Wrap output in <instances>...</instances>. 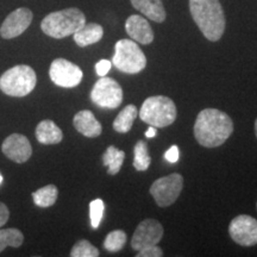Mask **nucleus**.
<instances>
[{
  "mask_svg": "<svg viewBox=\"0 0 257 257\" xmlns=\"http://www.w3.org/2000/svg\"><path fill=\"white\" fill-rule=\"evenodd\" d=\"M233 133L232 119L217 108H205L198 114L194 136L200 146L217 148L224 144Z\"/></svg>",
  "mask_w": 257,
  "mask_h": 257,
  "instance_id": "1",
  "label": "nucleus"
},
{
  "mask_svg": "<svg viewBox=\"0 0 257 257\" xmlns=\"http://www.w3.org/2000/svg\"><path fill=\"white\" fill-rule=\"evenodd\" d=\"M189 11L208 41L220 40L225 31V15L219 0H189Z\"/></svg>",
  "mask_w": 257,
  "mask_h": 257,
  "instance_id": "2",
  "label": "nucleus"
},
{
  "mask_svg": "<svg viewBox=\"0 0 257 257\" xmlns=\"http://www.w3.org/2000/svg\"><path fill=\"white\" fill-rule=\"evenodd\" d=\"M85 24L86 17L83 12L76 8H70L51 12L42 21L41 29L48 36L60 40L74 35Z\"/></svg>",
  "mask_w": 257,
  "mask_h": 257,
  "instance_id": "3",
  "label": "nucleus"
},
{
  "mask_svg": "<svg viewBox=\"0 0 257 257\" xmlns=\"http://www.w3.org/2000/svg\"><path fill=\"white\" fill-rule=\"evenodd\" d=\"M37 83L35 70L27 64L12 67L0 76V89L6 95L22 98L34 91Z\"/></svg>",
  "mask_w": 257,
  "mask_h": 257,
  "instance_id": "4",
  "label": "nucleus"
},
{
  "mask_svg": "<svg viewBox=\"0 0 257 257\" xmlns=\"http://www.w3.org/2000/svg\"><path fill=\"white\" fill-rule=\"evenodd\" d=\"M140 118L155 127H166L176 119V106L168 96H149L140 110Z\"/></svg>",
  "mask_w": 257,
  "mask_h": 257,
  "instance_id": "5",
  "label": "nucleus"
},
{
  "mask_svg": "<svg viewBox=\"0 0 257 257\" xmlns=\"http://www.w3.org/2000/svg\"><path fill=\"white\" fill-rule=\"evenodd\" d=\"M112 64L120 72L137 74L146 68L147 57L134 40H120L114 46Z\"/></svg>",
  "mask_w": 257,
  "mask_h": 257,
  "instance_id": "6",
  "label": "nucleus"
},
{
  "mask_svg": "<svg viewBox=\"0 0 257 257\" xmlns=\"http://www.w3.org/2000/svg\"><path fill=\"white\" fill-rule=\"evenodd\" d=\"M184 188V178L178 173L157 179L150 187V194L160 207H168L178 200Z\"/></svg>",
  "mask_w": 257,
  "mask_h": 257,
  "instance_id": "7",
  "label": "nucleus"
},
{
  "mask_svg": "<svg viewBox=\"0 0 257 257\" xmlns=\"http://www.w3.org/2000/svg\"><path fill=\"white\" fill-rule=\"evenodd\" d=\"M91 99L96 106L101 108H117L123 101V89L115 80L101 76L93 86Z\"/></svg>",
  "mask_w": 257,
  "mask_h": 257,
  "instance_id": "8",
  "label": "nucleus"
},
{
  "mask_svg": "<svg viewBox=\"0 0 257 257\" xmlns=\"http://www.w3.org/2000/svg\"><path fill=\"white\" fill-rule=\"evenodd\" d=\"M49 76L55 85L63 88H73L80 85L83 73L76 64L66 59H56L50 64Z\"/></svg>",
  "mask_w": 257,
  "mask_h": 257,
  "instance_id": "9",
  "label": "nucleus"
},
{
  "mask_svg": "<svg viewBox=\"0 0 257 257\" xmlns=\"http://www.w3.org/2000/svg\"><path fill=\"white\" fill-rule=\"evenodd\" d=\"M229 233L234 242L242 246L257 244V219L246 214H239L231 220Z\"/></svg>",
  "mask_w": 257,
  "mask_h": 257,
  "instance_id": "10",
  "label": "nucleus"
},
{
  "mask_svg": "<svg viewBox=\"0 0 257 257\" xmlns=\"http://www.w3.org/2000/svg\"><path fill=\"white\" fill-rule=\"evenodd\" d=\"M163 237V226L155 219H144L138 224L131 239V248L140 251L146 246L156 245Z\"/></svg>",
  "mask_w": 257,
  "mask_h": 257,
  "instance_id": "11",
  "label": "nucleus"
},
{
  "mask_svg": "<svg viewBox=\"0 0 257 257\" xmlns=\"http://www.w3.org/2000/svg\"><path fill=\"white\" fill-rule=\"evenodd\" d=\"M31 10L27 8H19L11 12L8 17L5 18L4 23L0 28V35L5 40H11V38L18 37L22 35L27 29L30 27L32 22Z\"/></svg>",
  "mask_w": 257,
  "mask_h": 257,
  "instance_id": "12",
  "label": "nucleus"
},
{
  "mask_svg": "<svg viewBox=\"0 0 257 257\" xmlns=\"http://www.w3.org/2000/svg\"><path fill=\"white\" fill-rule=\"evenodd\" d=\"M2 150L6 157L16 163H24L32 155L30 141L24 135L12 134L5 138Z\"/></svg>",
  "mask_w": 257,
  "mask_h": 257,
  "instance_id": "13",
  "label": "nucleus"
},
{
  "mask_svg": "<svg viewBox=\"0 0 257 257\" xmlns=\"http://www.w3.org/2000/svg\"><path fill=\"white\" fill-rule=\"evenodd\" d=\"M125 30L131 40L141 44H150L154 41V32L150 24L142 16L133 15L125 22Z\"/></svg>",
  "mask_w": 257,
  "mask_h": 257,
  "instance_id": "14",
  "label": "nucleus"
},
{
  "mask_svg": "<svg viewBox=\"0 0 257 257\" xmlns=\"http://www.w3.org/2000/svg\"><path fill=\"white\" fill-rule=\"evenodd\" d=\"M73 124L80 134L88 138L98 137L102 133L101 124L96 119L95 115L88 110H82L74 115Z\"/></svg>",
  "mask_w": 257,
  "mask_h": 257,
  "instance_id": "15",
  "label": "nucleus"
},
{
  "mask_svg": "<svg viewBox=\"0 0 257 257\" xmlns=\"http://www.w3.org/2000/svg\"><path fill=\"white\" fill-rule=\"evenodd\" d=\"M131 5L137 11L156 23H162L166 19V10L162 0H130Z\"/></svg>",
  "mask_w": 257,
  "mask_h": 257,
  "instance_id": "16",
  "label": "nucleus"
},
{
  "mask_svg": "<svg viewBox=\"0 0 257 257\" xmlns=\"http://www.w3.org/2000/svg\"><path fill=\"white\" fill-rule=\"evenodd\" d=\"M36 138L42 144L50 146V144H59L63 138L62 130L54 123L53 120H42L36 127Z\"/></svg>",
  "mask_w": 257,
  "mask_h": 257,
  "instance_id": "17",
  "label": "nucleus"
},
{
  "mask_svg": "<svg viewBox=\"0 0 257 257\" xmlns=\"http://www.w3.org/2000/svg\"><path fill=\"white\" fill-rule=\"evenodd\" d=\"M73 36L74 41L79 47L85 48L91 46V44L98 43L104 36V29L99 24L88 23L83 25L81 29H79Z\"/></svg>",
  "mask_w": 257,
  "mask_h": 257,
  "instance_id": "18",
  "label": "nucleus"
},
{
  "mask_svg": "<svg viewBox=\"0 0 257 257\" xmlns=\"http://www.w3.org/2000/svg\"><path fill=\"white\" fill-rule=\"evenodd\" d=\"M125 159V153L123 150H119L114 146L108 147L106 152L102 155V163L105 167H107V173L110 175H115L119 173V170L123 166Z\"/></svg>",
  "mask_w": 257,
  "mask_h": 257,
  "instance_id": "19",
  "label": "nucleus"
},
{
  "mask_svg": "<svg viewBox=\"0 0 257 257\" xmlns=\"http://www.w3.org/2000/svg\"><path fill=\"white\" fill-rule=\"evenodd\" d=\"M138 114L137 107L135 105L125 106L124 110L120 111V113L115 117L113 121V128L117 133L126 134L131 130L135 119Z\"/></svg>",
  "mask_w": 257,
  "mask_h": 257,
  "instance_id": "20",
  "label": "nucleus"
},
{
  "mask_svg": "<svg viewBox=\"0 0 257 257\" xmlns=\"http://www.w3.org/2000/svg\"><path fill=\"white\" fill-rule=\"evenodd\" d=\"M57 197H59V189L54 185L44 186L32 193V199H34L35 205L38 207L53 206L57 200Z\"/></svg>",
  "mask_w": 257,
  "mask_h": 257,
  "instance_id": "21",
  "label": "nucleus"
},
{
  "mask_svg": "<svg viewBox=\"0 0 257 257\" xmlns=\"http://www.w3.org/2000/svg\"><path fill=\"white\" fill-rule=\"evenodd\" d=\"M152 157L148 152V144L144 141H138L134 148V167L138 172H144L150 167Z\"/></svg>",
  "mask_w": 257,
  "mask_h": 257,
  "instance_id": "22",
  "label": "nucleus"
},
{
  "mask_svg": "<svg viewBox=\"0 0 257 257\" xmlns=\"http://www.w3.org/2000/svg\"><path fill=\"white\" fill-rule=\"evenodd\" d=\"M24 242V236L18 229H0V252L5 248H18Z\"/></svg>",
  "mask_w": 257,
  "mask_h": 257,
  "instance_id": "23",
  "label": "nucleus"
},
{
  "mask_svg": "<svg viewBox=\"0 0 257 257\" xmlns=\"http://www.w3.org/2000/svg\"><path fill=\"white\" fill-rule=\"evenodd\" d=\"M126 233L123 230L111 231L104 240V248L110 252L120 251L124 248L125 243H126Z\"/></svg>",
  "mask_w": 257,
  "mask_h": 257,
  "instance_id": "24",
  "label": "nucleus"
},
{
  "mask_svg": "<svg viewBox=\"0 0 257 257\" xmlns=\"http://www.w3.org/2000/svg\"><path fill=\"white\" fill-rule=\"evenodd\" d=\"M99 255H100L99 250L86 239L76 242L70 250V256L72 257H98Z\"/></svg>",
  "mask_w": 257,
  "mask_h": 257,
  "instance_id": "25",
  "label": "nucleus"
},
{
  "mask_svg": "<svg viewBox=\"0 0 257 257\" xmlns=\"http://www.w3.org/2000/svg\"><path fill=\"white\" fill-rule=\"evenodd\" d=\"M105 204L101 199H95L89 204V218H91V225L93 229H98L104 217Z\"/></svg>",
  "mask_w": 257,
  "mask_h": 257,
  "instance_id": "26",
  "label": "nucleus"
},
{
  "mask_svg": "<svg viewBox=\"0 0 257 257\" xmlns=\"http://www.w3.org/2000/svg\"><path fill=\"white\" fill-rule=\"evenodd\" d=\"M163 256V250L160 246L156 245H150L146 246V248L141 249L140 251H137V257H162Z\"/></svg>",
  "mask_w": 257,
  "mask_h": 257,
  "instance_id": "27",
  "label": "nucleus"
},
{
  "mask_svg": "<svg viewBox=\"0 0 257 257\" xmlns=\"http://www.w3.org/2000/svg\"><path fill=\"white\" fill-rule=\"evenodd\" d=\"M111 66H112V62L108 60H100L98 63L95 64V70H96V74H98L99 76H106L107 75V73L110 72L111 69Z\"/></svg>",
  "mask_w": 257,
  "mask_h": 257,
  "instance_id": "28",
  "label": "nucleus"
},
{
  "mask_svg": "<svg viewBox=\"0 0 257 257\" xmlns=\"http://www.w3.org/2000/svg\"><path fill=\"white\" fill-rule=\"evenodd\" d=\"M179 156H180L179 148L176 147V146L170 147L169 149L166 152V154H165V159H166L167 161H168V162H170V163L178 162Z\"/></svg>",
  "mask_w": 257,
  "mask_h": 257,
  "instance_id": "29",
  "label": "nucleus"
},
{
  "mask_svg": "<svg viewBox=\"0 0 257 257\" xmlns=\"http://www.w3.org/2000/svg\"><path fill=\"white\" fill-rule=\"evenodd\" d=\"M10 218V211L4 202H0V227L8 223Z\"/></svg>",
  "mask_w": 257,
  "mask_h": 257,
  "instance_id": "30",
  "label": "nucleus"
},
{
  "mask_svg": "<svg viewBox=\"0 0 257 257\" xmlns=\"http://www.w3.org/2000/svg\"><path fill=\"white\" fill-rule=\"evenodd\" d=\"M156 135H157L156 127H155V126H152V125H150V127L148 128V130L146 131V136H147L148 138H153V137H155Z\"/></svg>",
  "mask_w": 257,
  "mask_h": 257,
  "instance_id": "31",
  "label": "nucleus"
},
{
  "mask_svg": "<svg viewBox=\"0 0 257 257\" xmlns=\"http://www.w3.org/2000/svg\"><path fill=\"white\" fill-rule=\"evenodd\" d=\"M255 134H256V137H257V119L255 121Z\"/></svg>",
  "mask_w": 257,
  "mask_h": 257,
  "instance_id": "32",
  "label": "nucleus"
},
{
  "mask_svg": "<svg viewBox=\"0 0 257 257\" xmlns=\"http://www.w3.org/2000/svg\"><path fill=\"white\" fill-rule=\"evenodd\" d=\"M2 182H3V176L0 174V185H2Z\"/></svg>",
  "mask_w": 257,
  "mask_h": 257,
  "instance_id": "33",
  "label": "nucleus"
},
{
  "mask_svg": "<svg viewBox=\"0 0 257 257\" xmlns=\"http://www.w3.org/2000/svg\"><path fill=\"white\" fill-rule=\"evenodd\" d=\"M256 207H257V204H256Z\"/></svg>",
  "mask_w": 257,
  "mask_h": 257,
  "instance_id": "34",
  "label": "nucleus"
}]
</instances>
